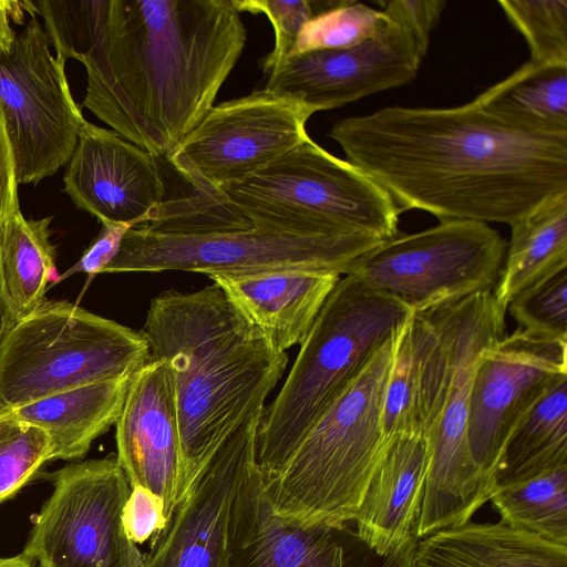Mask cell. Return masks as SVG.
<instances>
[{"mask_svg": "<svg viewBox=\"0 0 567 567\" xmlns=\"http://www.w3.org/2000/svg\"><path fill=\"white\" fill-rule=\"evenodd\" d=\"M51 220L52 216L27 219L19 209L0 227V278L14 323L47 300V287L56 272Z\"/></svg>", "mask_w": 567, "mask_h": 567, "instance_id": "cell-26", "label": "cell"}, {"mask_svg": "<svg viewBox=\"0 0 567 567\" xmlns=\"http://www.w3.org/2000/svg\"><path fill=\"white\" fill-rule=\"evenodd\" d=\"M315 112L267 89L214 105L166 157L195 192L219 193L309 138Z\"/></svg>", "mask_w": 567, "mask_h": 567, "instance_id": "cell-13", "label": "cell"}, {"mask_svg": "<svg viewBox=\"0 0 567 567\" xmlns=\"http://www.w3.org/2000/svg\"><path fill=\"white\" fill-rule=\"evenodd\" d=\"M0 107L19 185H38L68 164L85 118L37 16L0 56Z\"/></svg>", "mask_w": 567, "mask_h": 567, "instance_id": "cell-12", "label": "cell"}, {"mask_svg": "<svg viewBox=\"0 0 567 567\" xmlns=\"http://www.w3.org/2000/svg\"><path fill=\"white\" fill-rule=\"evenodd\" d=\"M413 312L353 275L328 296L256 433L255 463L276 476L313 424Z\"/></svg>", "mask_w": 567, "mask_h": 567, "instance_id": "cell-5", "label": "cell"}, {"mask_svg": "<svg viewBox=\"0 0 567 567\" xmlns=\"http://www.w3.org/2000/svg\"><path fill=\"white\" fill-rule=\"evenodd\" d=\"M389 22L382 10L343 0L303 25L292 54L355 47L378 34Z\"/></svg>", "mask_w": 567, "mask_h": 567, "instance_id": "cell-31", "label": "cell"}, {"mask_svg": "<svg viewBox=\"0 0 567 567\" xmlns=\"http://www.w3.org/2000/svg\"><path fill=\"white\" fill-rule=\"evenodd\" d=\"M383 13L411 37L419 54L425 56L432 30L444 11V0L378 1Z\"/></svg>", "mask_w": 567, "mask_h": 567, "instance_id": "cell-36", "label": "cell"}, {"mask_svg": "<svg viewBox=\"0 0 567 567\" xmlns=\"http://www.w3.org/2000/svg\"><path fill=\"white\" fill-rule=\"evenodd\" d=\"M52 460V443L42 429L0 414V503L14 495Z\"/></svg>", "mask_w": 567, "mask_h": 567, "instance_id": "cell-33", "label": "cell"}, {"mask_svg": "<svg viewBox=\"0 0 567 567\" xmlns=\"http://www.w3.org/2000/svg\"><path fill=\"white\" fill-rule=\"evenodd\" d=\"M114 425L116 458L131 488L158 496L167 522L187 487L175 383L166 360L150 359L132 374Z\"/></svg>", "mask_w": 567, "mask_h": 567, "instance_id": "cell-18", "label": "cell"}, {"mask_svg": "<svg viewBox=\"0 0 567 567\" xmlns=\"http://www.w3.org/2000/svg\"><path fill=\"white\" fill-rule=\"evenodd\" d=\"M150 360L141 331L66 300H45L0 347V414L100 380L133 374Z\"/></svg>", "mask_w": 567, "mask_h": 567, "instance_id": "cell-8", "label": "cell"}, {"mask_svg": "<svg viewBox=\"0 0 567 567\" xmlns=\"http://www.w3.org/2000/svg\"><path fill=\"white\" fill-rule=\"evenodd\" d=\"M122 520L127 537L136 545L142 544L166 524L163 503L152 492L140 486L132 487Z\"/></svg>", "mask_w": 567, "mask_h": 567, "instance_id": "cell-37", "label": "cell"}, {"mask_svg": "<svg viewBox=\"0 0 567 567\" xmlns=\"http://www.w3.org/2000/svg\"><path fill=\"white\" fill-rule=\"evenodd\" d=\"M505 315L487 291L410 317L420 353L419 420L431 451L417 539L470 522L493 495L470 453L467 416L476 362L504 337Z\"/></svg>", "mask_w": 567, "mask_h": 567, "instance_id": "cell-4", "label": "cell"}, {"mask_svg": "<svg viewBox=\"0 0 567 567\" xmlns=\"http://www.w3.org/2000/svg\"><path fill=\"white\" fill-rule=\"evenodd\" d=\"M209 278L275 350L286 352L301 344L341 276L293 269Z\"/></svg>", "mask_w": 567, "mask_h": 567, "instance_id": "cell-20", "label": "cell"}, {"mask_svg": "<svg viewBox=\"0 0 567 567\" xmlns=\"http://www.w3.org/2000/svg\"><path fill=\"white\" fill-rule=\"evenodd\" d=\"M417 539L379 555L348 525H301L277 515L250 463L229 524L225 567H411Z\"/></svg>", "mask_w": 567, "mask_h": 567, "instance_id": "cell-15", "label": "cell"}, {"mask_svg": "<svg viewBox=\"0 0 567 567\" xmlns=\"http://www.w3.org/2000/svg\"><path fill=\"white\" fill-rule=\"evenodd\" d=\"M150 359L168 362L175 383L185 482L258 409L285 373L275 350L213 282L151 300L141 330Z\"/></svg>", "mask_w": 567, "mask_h": 567, "instance_id": "cell-3", "label": "cell"}, {"mask_svg": "<svg viewBox=\"0 0 567 567\" xmlns=\"http://www.w3.org/2000/svg\"><path fill=\"white\" fill-rule=\"evenodd\" d=\"M498 4L525 38L529 61L567 64V0H502Z\"/></svg>", "mask_w": 567, "mask_h": 567, "instance_id": "cell-32", "label": "cell"}, {"mask_svg": "<svg viewBox=\"0 0 567 567\" xmlns=\"http://www.w3.org/2000/svg\"><path fill=\"white\" fill-rule=\"evenodd\" d=\"M135 227L125 223H103L100 233L84 250L79 261L68 269L59 280L76 272L90 276L102 274L103 269L116 257L125 234Z\"/></svg>", "mask_w": 567, "mask_h": 567, "instance_id": "cell-38", "label": "cell"}, {"mask_svg": "<svg viewBox=\"0 0 567 567\" xmlns=\"http://www.w3.org/2000/svg\"><path fill=\"white\" fill-rule=\"evenodd\" d=\"M402 328L313 424L279 473L262 480L280 517L328 526L354 519L389 442L382 408Z\"/></svg>", "mask_w": 567, "mask_h": 567, "instance_id": "cell-6", "label": "cell"}, {"mask_svg": "<svg viewBox=\"0 0 567 567\" xmlns=\"http://www.w3.org/2000/svg\"><path fill=\"white\" fill-rule=\"evenodd\" d=\"M493 296L506 312L523 290L567 268V193L514 221Z\"/></svg>", "mask_w": 567, "mask_h": 567, "instance_id": "cell-24", "label": "cell"}, {"mask_svg": "<svg viewBox=\"0 0 567 567\" xmlns=\"http://www.w3.org/2000/svg\"><path fill=\"white\" fill-rule=\"evenodd\" d=\"M247 40L233 0H104L82 107L167 157L214 106Z\"/></svg>", "mask_w": 567, "mask_h": 567, "instance_id": "cell-2", "label": "cell"}, {"mask_svg": "<svg viewBox=\"0 0 567 567\" xmlns=\"http://www.w3.org/2000/svg\"><path fill=\"white\" fill-rule=\"evenodd\" d=\"M265 406L244 420L212 454L144 555L143 567H225L234 504L255 460Z\"/></svg>", "mask_w": 567, "mask_h": 567, "instance_id": "cell-16", "label": "cell"}, {"mask_svg": "<svg viewBox=\"0 0 567 567\" xmlns=\"http://www.w3.org/2000/svg\"><path fill=\"white\" fill-rule=\"evenodd\" d=\"M132 374L69 389L3 413L45 431L52 460L82 458L92 443L115 424Z\"/></svg>", "mask_w": 567, "mask_h": 567, "instance_id": "cell-23", "label": "cell"}, {"mask_svg": "<svg viewBox=\"0 0 567 567\" xmlns=\"http://www.w3.org/2000/svg\"><path fill=\"white\" fill-rule=\"evenodd\" d=\"M491 499L508 526L567 545V466L495 491Z\"/></svg>", "mask_w": 567, "mask_h": 567, "instance_id": "cell-28", "label": "cell"}, {"mask_svg": "<svg viewBox=\"0 0 567 567\" xmlns=\"http://www.w3.org/2000/svg\"><path fill=\"white\" fill-rule=\"evenodd\" d=\"M474 102L520 127L567 133V64L528 61Z\"/></svg>", "mask_w": 567, "mask_h": 567, "instance_id": "cell-27", "label": "cell"}, {"mask_svg": "<svg viewBox=\"0 0 567 567\" xmlns=\"http://www.w3.org/2000/svg\"><path fill=\"white\" fill-rule=\"evenodd\" d=\"M25 13L22 1L0 0V56L11 52L18 37L12 22L23 24Z\"/></svg>", "mask_w": 567, "mask_h": 567, "instance_id": "cell-39", "label": "cell"}, {"mask_svg": "<svg viewBox=\"0 0 567 567\" xmlns=\"http://www.w3.org/2000/svg\"><path fill=\"white\" fill-rule=\"evenodd\" d=\"M409 320L400 332L384 392L382 431L386 441L402 434L423 433L419 420L420 353Z\"/></svg>", "mask_w": 567, "mask_h": 567, "instance_id": "cell-30", "label": "cell"}, {"mask_svg": "<svg viewBox=\"0 0 567 567\" xmlns=\"http://www.w3.org/2000/svg\"><path fill=\"white\" fill-rule=\"evenodd\" d=\"M506 247L488 224L444 220L382 240L358 257L346 275L399 299L412 312H422L493 291Z\"/></svg>", "mask_w": 567, "mask_h": 567, "instance_id": "cell-10", "label": "cell"}, {"mask_svg": "<svg viewBox=\"0 0 567 567\" xmlns=\"http://www.w3.org/2000/svg\"><path fill=\"white\" fill-rule=\"evenodd\" d=\"M52 478L25 556L45 567H143L123 526L131 486L116 455L68 464Z\"/></svg>", "mask_w": 567, "mask_h": 567, "instance_id": "cell-11", "label": "cell"}, {"mask_svg": "<svg viewBox=\"0 0 567 567\" xmlns=\"http://www.w3.org/2000/svg\"><path fill=\"white\" fill-rule=\"evenodd\" d=\"M567 466V379L553 386L507 439L494 492Z\"/></svg>", "mask_w": 567, "mask_h": 567, "instance_id": "cell-25", "label": "cell"}, {"mask_svg": "<svg viewBox=\"0 0 567 567\" xmlns=\"http://www.w3.org/2000/svg\"><path fill=\"white\" fill-rule=\"evenodd\" d=\"M382 240L367 234L302 236L257 227L200 234L158 233L137 225L125 234L102 274L189 271L247 276L277 270H320L343 276Z\"/></svg>", "mask_w": 567, "mask_h": 567, "instance_id": "cell-9", "label": "cell"}, {"mask_svg": "<svg viewBox=\"0 0 567 567\" xmlns=\"http://www.w3.org/2000/svg\"><path fill=\"white\" fill-rule=\"evenodd\" d=\"M32 567H45V566H42L40 564H37V565L34 564Z\"/></svg>", "mask_w": 567, "mask_h": 567, "instance_id": "cell-42", "label": "cell"}, {"mask_svg": "<svg viewBox=\"0 0 567 567\" xmlns=\"http://www.w3.org/2000/svg\"><path fill=\"white\" fill-rule=\"evenodd\" d=\"M25 12L43 18V29L55 56L65 62L81 59L92 48L104 0H23Z\"/></svg>", "mask_w": 567, "mask_h": 567, "instance_id": "cell-29", "label": "cell"}, {"mask_svg": "<svg viewBox=\"0 0 567 567\" xmlns=\"http://www.w3.org/2000/svg\"><path fill=\"white\" fill-rule=\"evenodd\" d=\"M223 200L251 226L302 236L399 233V210L364 172L310 137L246 179L224 187Z\"/></svg>", "mask_w": 567, "mask_h": 567, "instance_id": "cell-7", "label": "cell"}, {"mask_svg": "<svg viewBox=\"0 0 567 567\" xmlns=\"http://www.w3.org/2000/svg\"><path fill=\"white\" fill-rule=\"evenodd\" d=\"M34 561L23 553L13 557L0 558V567H32Z\"/></svg>", "mask_w": 567, "mask_h": 567, "instance_id": "cell-41", "label": "cell"}, {"mask_svg": "<svg viewBox=\"0 0 567 567\" xmlns=\"http://www.w3.org/2000/svg\"><path fill=\"white\" fill-rule=\"evenodd\" d=\"M430 458L423 433L388 442L353 519L360 538L377 554L389 555L416 538Z\"/></svg>", "mask_w": 567, "mask_h": 567, "instance_id": "cell-21", "label": "cell"}, {"mask_svg": "<svg viewBox=\"0 0 567 567\" xmlns=\"http://www.w3.org/2000/svg\"><path fill=\"white\" fill-rule=\"evenodd\" d=\"M566 353L567 340L520 328L481 352L471 386L467 443L493 493L511 433L553 386L567 379Z\"/></svg>", "mask_w": 567, "mask_h": 567, "instance_id": "cell-14", "label": "cell"}, {"mask_svg": "<svg viewBox=\"0 0 567 567\" xmlns=\"http://www.w3.org/2000/svg\"><path fill=\"white\" fill-rule=\"evenodd\" d=\"M73 204L103 223L145 224L166 200L157 157L86 120L63 175Z\"/></svg>", "mask_w": 567, "mask_h": 567, "instance_id": "cell-19", "label": "cell"}, {"mask_svg": "<svg viewBox=\"0 0 567 567\" xmlns=\"http://www.w3.org/2000/svg\"><path fill=\"white\" fill-rule=\"evenodd\" d=\"M329 136L401 213L512 225L567 193V133L520 127L474 101L388 106L336 122Z\"/></svg>", "mask_w": 567, "mask_h": 567, "instance_id": "cell-1", "label": "cell"}, {"mask_svg": "<svg viewBox=\"0 0 567 567\" xmlns=\"http://www.w3.org/2000/svg\"><path fill=\"white\" fill-rule=\"evenodd\" d=\"M422 60L409 33L390 20L355 47L288 56L269 73L265 89L292 96L316 113L406 84Z\"/></svg>", "mask_w": 567, "mask_h": 567, "instance_id": "cell-17", "label": "cell"}, {"mask_svg": "<svg viewBox=\"0 0 567 567\" xmlns=\"http://www.w3.org/2000/svg\"><path fill=\"white\" fill-rule=\"evenodd\" d=\"M239 12L262 13L275 31V47L262 60V71L269 74L293 52L303 25L316 16L309 0H233Z\"/></svg>", "mask_w": 567, "mask_h": 567, "instance_id": "cell-35", "label": "cell"}, {"mask_svg": "<svg viewBox=\"0 0 567 567\" xmlns=\"http://www.w3.org/2000/svg\"><path fill=\"white\" fill-rule=\"evenodd\" d=\"M417 539L411 567H567V545L499 523L442 528Z\"/></svg>", "mask_w": 567, "mask_h": 567, "instance_id": "cell-22", "label": "cell"}, {"mask_svg": "<svg viewBox=\"0 0 567 567\" xmlns=\"http://www.w3.org/2000/svg\"><path fill=\"white\" fill-rule=\"evenodd\" d=\"M506 311L520 329L567 340V268L519 292Z\"/></svg>", "mask_w": 567, "mask_h": 567, "instance_id": "cell-34", "label": "cell"}, {"mask_svg": "<svg viewBox=\"0 0 567 567\" xmlns=\"http://www.w3.org/2000/svg\"><path fill=\"white\" fill-rule=\"evenodd\" d=\"M14 324L16 323L13 322V320L9 313V310H8L6 300H4V295H3V290H2L1 278H0V347H1L6 336L8 334V332L11 330V328Z\"/></svg>", "mask_w": 567, "mask_h": 567, "instance_id": "cell-40", "label": "cell"}]
</instances>
